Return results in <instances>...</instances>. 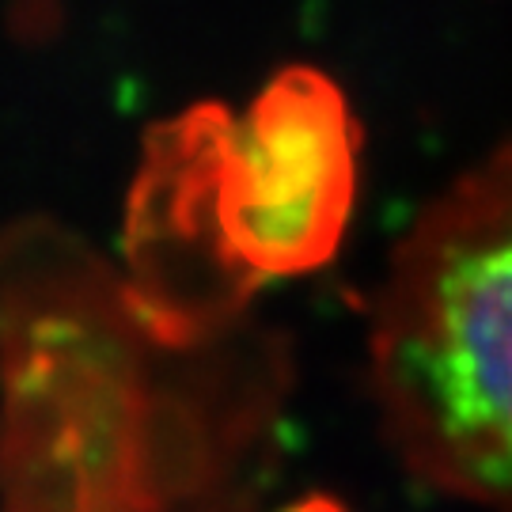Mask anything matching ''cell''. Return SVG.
<instances>
[{
    "mask_svg": "<svg viewBox=\"0 0 512 512\" xmlns=\"http://www.w3.org/2000/svg\"><path fill=\"white\" fill-rule=\"evenodd\" d=\"M372 308V395L399 459L512 512V141L421 213Z\"/></svg>",
    "mask_w": 512,
    "mask_h": 512,
    "instance_id": "obj_1",
    "label": "cell"
}]
</instances>
